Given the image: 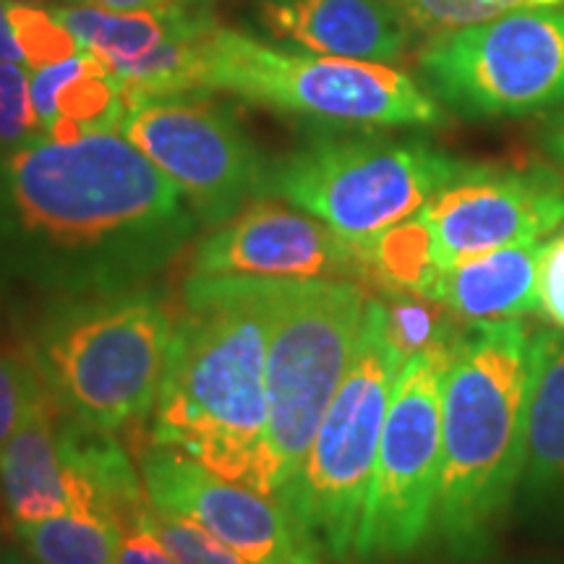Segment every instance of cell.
Here are the masks:
<instances>
[{"instance_id":"obj_26","label":"cell","mask_w":564,"mask_h":564,"mask_svg":"<svg viewBox=\"0 0 564 564\" xmlns=\"http://www.w3.org/2000/svg\"><path fill=\"white\" fill-rule=\"evenodd\" d=\"M45 139L30 95V66L0 63V152Z\"/></svg>"},{"instance_id":"obj_21","label":"cell","mask_w":564,"mask_h":564,"mask_svg":"<svg viewBox=\"0 0 564 564\" xmlns=\"http://www.w3.org/2000/svg\"><path fill=\"white\" fill-rule=\"evenodd\" d=\"M13 528L34 564H118L123 531L102 514L70 510Z\"/></svg>"},{"instance_id":"obj_7","label":"cell","mask_w":564,"mask_h":564,"mask_svg":"<svg viewBox=\"0 0 564 564\" xmlns=\"http://www.w3.org/2000/svg\"><path fill=\"white\" fill-rule=\"evenodd\" d=\"M369 299L352 280H280L267 350V497H278L306 460L350 369Z\"/></svg>"},{"instance_id":"obj_31","label":"cell","mask_w":564,"mask_h":564,"mask_svg":"<svg viewBox=\"0 0 564 564\" xmlns=\"http://www.w3.org/2000/svg\"><path fill=\"white\" fill-rule=\"evenodd\" d=\"M79 6H97V9L116 11V13H137V11H154L165 9L173 0H74Z\"/></svg>"},{"instance_id":"obj_8","label":"cell","mask_w":564,"mask_h":564,"mask_svg":"<svg viewBox=\"0 0 564 564\" xmlns=\"http://www.w3.org/2000/svg\"><path fill=\"white\" fill-rule=\"evenodd\" d=\"M468 162L423 139L327 137L270 171V194L366 246L419 215Z\"/></svg>"},{"instance_id":"obj_14","label":"cell","mask_w":564,"mask_h":564,"mask_svg":"<svg viewBox=\"0 0 564 564\" xmlns=\"http://www.w3.org/2000/svg\"><path fill=\"white\" fill-rule=\"evenodd\" d=\"M188 278L369 282L356 243L306 212L257 202L196 243Z\"/></svg>"},{"instance_id":"obj_16","label":"cell","mask_w":564,"mask_h":564,"mask_svg":"<svg viewBox=\"0 0 564 564\" xmlns=\"http://www.w3.org/2000/svg\"><path fill=\"white\" fill-rule=\"evenodd\" d=\"M544 243L525 241L491 249L436 270L421 299L470 324L539 314V259Z\"/></svg>"},{"instance_id":"obj_32","label":"cell","mask_w":564,"mask_h":564,"mask_svg":"<svg viewBox=\"0 0 564 564\" xmlns=\"http://www.w3.org/2000/svg\"><path fill=\"white\" fill-rule=\"evenodd\" d=\"M544 152L556 162V165L564 167V116L556 118V121L546 129Z\"/></svg>"},{"instance_id":"obj_11","label":"cell","mask_w":564,"mask_h":564,"mask_svg":"<svg viewBox=\"0 0 564 564\" xmlns=\"http://www.w3.org/2000/svg\"><path fill=\"white\" fill-rule=\"evenodd\" d=\"M121 133L181 188L202 225H225L270 194L272 165L236 116L202 91L131 105Z\"/></svg>"},{"instance_id":"obj_10","label":"cell","mask_w":564,"mask_h":564,"mask_svg":"<svg viewBox=\"0 0 564 564\" xmlns=\"http://www.w3.org/2000/svg\"><path fill=\"white\" fill-rule=\"evenodd\" d=\"M426 89L463 118H520L564 102V11L440 32L419 53Z\"/></svg>"},{"instance_id":"obj_19","label":"cell","mask_w":564,"mask_h":564,"mask_svg":"<svg viewBox=\"0 0 564 564\" xmlns=\"http://www.w3.org/2000/svg\"><path fill=\"white\" fill-rule=\"evenodd\" d=\"M30 95L45 139L76 141L89 133L121 131L126 116L121 82L87 51L32 68Z\"/></svg>"},{"instance_id":"obj_30","label":"cell","mask_w":564,"mask_h":564,"mask_svg":"<svg viewBox=\"0 0 564 564\" xmlns=\"http://www.w3.org/2000/svg\"><path fill=\"white\" fill-rule=\"evenodd\" d=\"M0 63H24V53H21L9 17V0H0Z\"/></svg>"},{"instance_id":"obj_15","label":"cell","mask_w":564,"mask_h":564,"mask_svg":"<svg viewBox=\"0 0 564 564\" xmlns=\"http://www.w3.org/2000/svg\"><path fill=\"white\" fill-rule=\"evenodd\" d=\"M257 11L274 40L316 55L392 63L411 40L392 0H257Z\"/></svg>"},{"instance_id":"obj_2","label":"cell","mask_w":564,"mask_h":564,"mask_svg":"<svg viewBox=\"0 0 564 564\" xmlns=\"http://www.w3.org/2000/svg\"><path fill=\"white\" fill-rule=\"evenodd\" d=\"M280 280L188 278L152 444L264 494L267 350Z\"/></svg>"},{"instance_id":"obj_13","label":"cell","mask_w":564,"mask_h":564,"mask_svg":"<svg viewBox=\"0 0 564 564\" xmlns=\"http://www.w3.org/2000/svg\"><path fill=\"white\" fill-rule=\"evenodd\" d=\"M139 474L154 510L194 520L246 564H327L316 535L278 497L228 481L160 444L141 453Z\"/></svg>"},{"instance_id":"obj_29","label":"cell","mask_w":564,"mask_h":564,"mask_svg":"<svg viewBox=\"0 0 564 564\" xmlns=\"http://www.w3.org/2000/svg\"><path fill=\"white\" fill-rule=\"evenodd\" d=\"M118 564H178L144 525H133L123 531L121 549H118Z\"/></svg>"},{"instance_id":"obj_18","label":"cell","mask_w":564,"mask_h":564,"mask_svg":"<svg viewBox=\"0 0 564 564\" xmlns=\"http://www.w3.org/2000/svg\"><path fill=\"white\" fill-rule=\"evenodd\" d=\"M518 499L564 512V329H544L531 345L525 453Z\"/></svg>"},{"instance_id":"obj_9","label":"cell","mask_w":564,"mask_h":564,"mask_svg":"<svg viewBox=\"0 0 564 564\" xmlns=\"http://www.w3.org/2000/svg\"><path fill=\"white\" fill-rule=\"evenodd\" d=\"M460 333L400 369L384 419L352 564H400L432 546L442 463V398Z\"/></svg>"},{"instance_id":"obj_33","label":"cell","mask_w":564,"mask_h":564,"mask_svg":"<svg viewBox=\"0 0 564 564\" xmlns=\"http://www.w3.org/2000/svg\"><path fill=\"white\" fill-rule=\"evenodd\" d=\"M0 564H34L32 560H30V556H26V554H19V552H9V554H6L3 556V562H0Z\"/></svg>"},{"instance_id":"obj_12","label":"cell","mask_w":564,"mask_h":564,"mask_svg":"<svg viewBox=\"0 0 564 564\" xmlns=\"http://www.w3.org/2000/svg\"><path fill=\"white\" fill-rule=\"evenodd\" d=\"M411 223L434 272L476 253L539 241L564 223V175L546 165H468Z\"/></svg>"},{"instance_id":"obj_1","label":"cell","mask_w":564,"mask_h":564,"mask_svg":"<svg viewBox=\"0 0 564 564\" xmlns=\"http://www.w3.org/2000/svg\"><path fill=\"white\" fill-rule=\"evenodd\" d=\"M196 225L181 188L121 131L0 152V285L61 301L144 288Z\"/></svg>"},{"instance_id":"obj_28","label":"cell","mask_w":564,"mask_h":564,"mask_svg":"<svg viewBox=\"0 0 564 564\" xmlns=\"http://www.w3.org/2000/svg\"><path fill=\"white\" fill-rule=\"evenodd\" d=\"M539 306L554 327L564 329V230L541 249Z\"/></svg>"},{"instance_id":"obj_22","label":"cell","mask_w":564,"mask_h":564,"mask_svg":"<svg viewBox=\"0 0 564 564\" xmlns=\"http://www.w3.org/2000/svg\"><path fill=\"white\" fill-rule=\"evenodd\" d=\"M408 24L423 32H453L523 11H564V0H392Z\"/></svg>"},{"instance_id":"obj_6","label":"cell","mask_w":564,"mask_h":564,"mask_svg":"<svg viewBox=\"0 0 564 564\" xmlns=\"http://www.w3.org/2000/svg\"><path fill=\"white\" fill-rule=\"evenodd\" d=\"M403 364L387 324L384 301L369 299L350 369L324 413L301 470L278 494L280 502L316 535L333 564L356 562L384 419Z\"/></svg>"},{"instance_id":"obj_25","label":"cell","mask_w":564,"mask_h":564,"mask_svg":"<svg viewBox=\"0 0 564 564\" xmlns=\"http://www.w3.org/2000/svg\"><path fill=\"white\" fill-rule=\"evenodd\" d=\"M9 17L21 53H24V63L30 68L51 66L79 53L76 40L51 11H42L30 3H9Z\"/></svg>"},{"instance_id":"obj_5","label":"cell","mask_w":564,"mask_h":564,"mask_svg":"<svg viewBox=\"0 0 564 564\" xmlns=\"http://www.w3.org/2000/svg\"><path fill=\"white\" fill-rule=\"evenodd\" d=\"M196 91H228L329 129L447 121L444 105L405 70L377 61L285 53L220 24L202 37Z\"/></svg>"},{"instance_id":"obj_24","label":"cell","mask_w":564,"mask_h":564,"mask_svg":"<svg viewBox=\"0 0 564 564\" xmlns=\"http://www.w3.org/2000/svg\"><path fill=\"white\" fill-rule=\"evenodd\" d=\"M139 525L158 535L160 544L178 564H246L220 539L181 514L160 512L150 505V510L141 514Z\"/></svg>"},{"instance_id":"obj_3","label":"cell","mask_w":564,"mask_h":564,"mask_svg":"<svg viewBox=\"0 0 564 564\" xmlns=\"http://www.w3.org/2000/svg\"><path fill=\"white\" fill-rule=\"evenodd\" d=\"M533 337L520 319L457 337L442 398V463L432 546L474 564L491 552L518 499Z\"/></svg>"},{"instance_id":"obj_27","label":"cell","mask_w":564,"mask_h":564,"mask_svg":"<svg viewBox=\"0 0 564 564\" xmlns=\"http://www.w3.org/2000/svg\"><path fill=\"white\" fill-rule=\"evenodd\" d=\"M40 382L42 373L30 352H17L0 345V449L19 429Z\"/></svg>"},{"instance_id":"obj_20","label":"cell","mask_w":564,"mask_h":564,"mask_svg":"<svg viewBox=\"0 0 564 564\" xmlns=\"http://www.w3.org/2000/svg\"><path fill=\"white\" fill-rule=\"evenodd\" d=\"M51 13L66 26L79 51L97 55L110 70L154 51L175 32L217 24L212 0H173L165 9L137 13H116L97 6L74 3L51 9Z\"/></svg>"},{"instance_id":"obj_4","label":"cell","mask_w":564,"mask_h":564,"mask_svg":"<svg viewBox=\"0 0 564 564\" xmlns=\"http://www.w3.org/2000/svg\"><path fill=\"white\" fill-rule=\"evenodd\" d=\"M175 322L178 314L150 288L61 301L30 356L74 419L118 432L158 405Z\"/></svg>"},{"instance_id":"obj_17","label":"cell","mask_w":564,"mask_h":564,"mask_svg":"<svg viewBox=\"0 0 564 564\" xmlns=\"http://www.w3.org/2000/svg\"><path fill=\"white\" fill-rule=\"evenodd\" d=\"M66 408L42 379L19 429L0 449V489L13 525L55 518L70 510L61 423Z\"/></svg>"},{"instance_id":"obj_23","label":"cell","mask_w":564,"mask_h":564,"mask_svg":"<svg viewBox=\"0 0 564 564\" xmlns=\"http://www.w3.org/2000/svg\"><path fill=\"white\" fill-rule=\"evenodd\" d=\"M384 306L390 335L405 361L413 352L455 335L453 324H449L455 316L447 308H442L440 303L421 299V295L390 293V301H384Z\"/></svg>"},{"instance_id":"obj_34","label":"cell","mask_w":564,"mask_h":564,"mask_svg":"<svg viewBox=\"0 0 564 564\" xmlns=\"http://www.w3.org/2000/svg\"><path fill=\"white\" fill-rule=\"evenodd\" d=\"M9 3H30V6H37V3H47V0H9Z\"/></svg>"}]
</instances>
